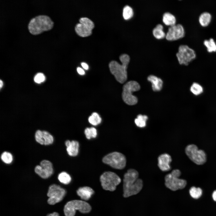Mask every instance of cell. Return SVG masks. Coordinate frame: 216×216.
Instances as JSON below:
<instances>
[{
	"label": "cell",
	"instance_id": "obj_10",
	"mask_svg": "<svg viewBox=\"0 0 216 216\" xmlns=\"http://www.w3.org/2000/svg\"><path fill=\"white\" fill-rule=\"evenodd\" d=\"M176 56L180 64L188 65L196 57L195 51L186 45L179 46Z\"/></svg>",
	"mask_w": 216,
	"mask_h": 216
},
{
	"label": "cell",
	"instance_id": "obj_16",
	"mask_svg": "<svg viewBox=\"0 0 216 216\" xmlns=\"http://www.w3.org/2000/svg\"><path fill=\"white\" fill-rule=\"evenodd\" d=\"M76 193L82 199L87 201L94 194V191L90 187L85 186L79 188L76 191Z\"/></svg>",
	"mask_w": 216,
	"mask_h": 216
},
{
	"label": "cell",
	"instance_id": "obj_9",
	"mask_svg": "<svg viewBox=\"0 0 216 216\" xmlns=\"http://www.w3.org/2000/svg\"><path fill=\"white\" fill-rule=\"evenodd\" d=\"M102 161L112 167L119 170L124 169L126 164L125 156L118 152H114L107 154L103 158Z\"/></svg>",
	"mask_w": 216,
	"mask_h": 216
},
{
	"label": "cell",
	"instance_id": "obj_36",
	"mask_svg": "<svg viewBox=\"0 0 216 216\" xmlns=\"http://www.w3.org/2000/svg\"><path fill=\"white\" fill-rule=\"evenodd\" d=\"M212 197L213 200L216 202V190H214L212 193Z\"/></svg>",
	"mask_w": 216,
	"mask_h": 216
},
{
	"label": "cell",
	"instance_id": "obj_33",
	"mask_svg": "<svg viewBox=\"0 0 216 216\" xmlns=\"http://www.w3.org/2000/svg\"><path fill=\"white\" fill-rule=\"evenodd\" d=\"M45 76L42 73H38L34 76V80L35 82L38 83H40L43 82L45 80Z\"/></svg>",
	"mask_w": 216,
	"mask_h": 216
},
{
	"label": "cell",
	"instance_id": "obj_12",
	"mask_svg": "<svg viewBox=\"0 0 216 216\" xmlns=\"http://www.w3.org/2000/svg\"><path fill=\"white\" fill-rule=\"evenodd\" d=\"M35 173L41 178L47 179L53 173V164L49 160H44L41 161L40 165L36 166L34 168Z\"/></svg>",
	"mask_w": 216,
	"mask_h": 216
},
{
	"label": "cell",
	"instance_id": "obj_28",
	"mask_svg": "<svg viewBox=\"0 0 216 216\" xmlns=\"http://www.w3.org/2000/svg\"><path fill=\"white\" fill-rule=\"evenodd\" d=\"M88 121L91 124L96 126L101 123V118L98 113L94 112L89 117Z\"/></svg>",
	"mask_w": 216,
	"mask_h": 216
},
{
	"label": "cell",
	"instance_id": "obj_32",
	"mask_svg": "<svg viewBox=\"0 0 216 216\" xmlns=\"http://www.w3.org/2000/svg\"><path fill=\"white\" fill-rule=\"evenodd\" d=\"M79 21L80 23L85 25L91 30H92L94 27V25L93 22L88 18H81L80 19Z\"/></svg>",
	"mask_w": 216,
	"mask_h": 216
},
{
	"label": "cell",
	"instance_id": "obj_13",
	"mask_svg": "<svg viewBox=\"0 0 216 216\" xmlns=\"http://www.w3.org/2000/svg\"><path fill=\"white\" fill-rule=\"evenodd\" d=\"M185 31L183 26L178 24L171 26L168 28L166 35V39L168 40H174L184 37Z\"/></svg>",
	"mask_w": 216,
	"mask_h": 216
},
{
	"label": "cell",
	"instance_id": "obj_11",
	"mask_svg": "<svg viewBox=\"0 0 216 216\" xmlns=\"http://www.w3.org/2000/svg\"><path fill=\"white\" fill-rule=\"evenodd\" d=\"M66 192L64 188L56 184L51 185L49 187L47 196L49 197L48 203L53 205L62 201L64 197Z\"/></svg>",
	"mask_w": 216,
	"mask_h": 216
},
{
	"label": "cell",
	"instance_id": "obj_35",
	"mask_svg": "<svg viewBox=\"0 0 216 216\" xmlns=\"http://www.w3.org/2000/svg\"><path fill=\"white\" fill-rule=\"evenodd\" d=\"M82 67L85 69L87 70L88 69V65L85 62H82L81 63Z\"/></svg>",
	"mask_w": 216,
	"mask_h": 216
},
{
	"label": "cell",
	"instance_id": "obj_38",
	"mask_svg": "<svg viewBox=\"0 0 216 216\" xmlns=\"http://www.w3.org/2000/svg\"><path fill=\"white\" fill-rule=\"evenodd\" d=\"M0 88H1L3 86V82L1 80H0Z\"/></svg>",
	"mask_w": 216,
	"mask_h": 216
},
{
	"label": "cell",
	"instance_id": "obj_18",
	"mask_svg": "<svg viewBox=\"0 0 216 216\" xmlns=\"http://www.w3.org/2000/svg\"><path fill=\"white\" fill-rule=\"evenodd\" d=\"M75 30L80 36L86 37L89 36L92 34V30L85 25L79 23L75 27Z\"/></svg>",
	"mask_w": 216,
	"mask_h": 216
},
{
	"label": "cell",
	"instance_id": "obj_21",
	"mask_svg": "<svg viewBox=\"0 0 216 216\" xmlns=\"http://www.w3.org/2000/svg\"><path fill=\"white\" fill-rule=\"evenodd\" d=\"M42 140L43 145L47 146L53 143L54 139L50 132L46 130H42Z\"/></svg>",
	"mask_w": 216,
	"mask_h": 216
},
{
	"label": "cell",
	"instance_id": "obj_24",
	"mask_svg": "<svg viewBox=\"0 0 216 216\" xmlns=\"http://www.w3.org/2000/svg\"><path fill=\"white\" fill-rule=\"evenodd\" d=\"M203 44L206 47L207 51L209 52L216 51V43L214 39L210 38L209 39L205 40Z\"/></svg>",
	"mask_w": 216,
	"mask_h": 216
},
{
	"label": "cell",
	"instance_id": "obj_4",
	"mask_svg": "<svg viewBox=\"0 0 216 216\" xmlns=\"http://www.w3.org/2000/svg\"><path fill=\"white\" fill-rule=\"evenodd\" d=\"M181 174L180 171L176 169L166 175L164 178L166 186L173 191L184 188L187 182L185 180L179 178Z\"/></svg>",
	"mask_w": 216,
	"mask_h": 216
},
{
	"label": "cell",
	"instance_id": "obj_6",
	"mask_svg": "<svg viewBox=\"0 0 216 216\" xmlns=\"http://www.w3.org/2000/svg\"><path fill=\"white\" fill-rule=\"evenodd\" d=\"M140 88L139 83L135 81H130L124 84L122 92V98L124 102L130 105L136 104L138 99L133 94V93L139 91Z\"/></svg>",
	"mask_w": 216,
	"mask_h": 216
},
{
	"label": "cell",
	"instance_id": "obj_20",
	"mask_svg": "<svg viewBox=\"0 0 216 216\" xmlns=\"http://www.w3.org/2000/svg\"><path fill=\"white\" fill-rule=\"evenodd\" d=\"M163 21L167 26H170L176 24V19L175 16L168 12L164 13L163 16Z\"/></svg>",
	"mask_w": 216,
	"mask_h": 216
},
{
	"label": "cell",
	"instance_id": "obj_31",
	"mask_svg": "<svg viewBox=\"0 0 216 216\" xmlns=\"http://www.w3.org/2000/svg\"><path fill=\"white\" fill-rule=\"evenodd\" d=\"M84 133L86 138L88 139L95 138L97 135L96 129L93 127L86 128L85 130Z\"/></svg>",
	"mask_w": 216,
	"mask_h": 216
},
{
	"label": "cell",
	"instance_id": "obj_3",
	"mask_svg": "<svg viewBox=\"0 0 216 216\" xmlns=\"http://www.w3.org/2000/svg\"><path fill=\"white\" fill-rule=\"evenodd\" d=\"M53 22L47 15H40L32 18L28 25L29 32L37 35L44 31H48L53 27Z\"/></svg>",
	"mask_w": 216,
	"mask_h": 216
},
{
	"label": "cell",
	"instance_id": "obj_23",
	"mask_svg": "<svg viewBox=\"0 0 216 216\" xmlns=\"http://www.w3.org/2000/svg\"><path fill=\"white\" fill-rule=\"evenodd\" d=\"M148 119L147 116L139 114L135 119L134 122L138 127L144 128L146 125V121Z\"/></svg>",
	"mask_w": 216,
	"mask_h": 216
},
{
	"label": "cell",
	"instance_id": "obj_14",
	"mask_svg": "<svg viewBox=\"0 0 216 216\" xmlns=\"http://www.w3.org/2000/svg\"><path fill=\"white\" fill-rule=\"evenodd\" d=\"M158 166L161 170L164 172L170 170V163L172 161L171 156L167 153L162 154L158 158Z\"/></svg>",
	"mask_w": 216,
	"mask_h": 216
},
{
	"label": "cell",
	"instance_id": "obj_22",
	"mask_svg": "<svg viewBox=\"0 0 216 216\" xmlns=\"http://www.w3.org/2000/svg\"><path fill=\"white\" fill-rule=\"evenodd\" d=\"M154 36L157 39H161L166 36V34L163 30V26L161 24H158L153 29Z\"/></svg>",
	"mask_w": 216,
	"mask_h": 216
},
{
	"label": "cell",
	"instance_id": "obj_29",
	"mask_svg": "<svg viewBox=\"0 0 216 216\" xmlns=\"http://www.w3.org/2000/svg\"><path fill=\"white\" fill-rule=\"evenodd\" d=\"M133 15V10L130 6L127 5L124 7L123 11V16L125 20H128L131 19Z\"/></svg>",
	"mask_w": 216,
	"mask_h": 216
},
{
	"label": "cell",
	"instance_id": "obj_17",
	"mask_svg": "<svg viewBox=\"0 0 216 216\" xmlns=\"http://www.w3.org/2000/svg\"><path fill=\"white\" fill-rule=\"evenodd\" d=\"M147 80L151 83L152 88L153 91L159 92L162 89L163 82L160 78L151 75L148 77Z\"/></svg>",
	"mask_w": 216,
	"mask_h": 216
},
{
	"label": "cell",
	"instance_id": "obj_37",
	"mask_svg": "<svg viewBox=\"0 0 216 216\" xmlns=\"http://www.w3.org/2000/svg\"><path fill=\"white\" fill-rule=\"evenodd\" d=\"M46 216H59V214L58 212H54L52 213L48 214Z\"/></svg>",
	"mask_w": 216,
	"mask_h": 216
},
{
	"label": "cell",
	"instance_id": "obj_8",
	"mask_svg": "<svg viewBox=\"0 0 216 216\" xmlns=\"http://www.w3.org/2000/svg\"><path fill=\"white\" fill-rule=\"evenodd\" d=\"M101 186L103 189L114 191L121 182L120 177L116 173L107 171L102 174L100 177Z\"/></svg>",
	"mask_w": 216,
	"mask_h": 216
},
{
	"label": "cell",
	"instance_id": "obj_7",
	"mask_svg": "<svg viewBox=\"0 0 216 216\" xmlns=\"http://www.w3.org/2000/svg\"><path fill=\"white\" fill-rule=\"evenodd\" d=\"M185 152L189 158L197 165H203L207 161L205 152L202 150L199 149L195 145L191 144L188 145L185 148Z\"/></svg>",
	"mask_w": 216,
	"mask_h": 216
},
{
	"label": "cell",
	"instance_id": "obj_30",
	"mask_svg": "<svg viewBox=\"0 0 216 216\" xmlns=\"http://www.w3.org/2000/svg\"><path fill=\"white\" fill-rule=\"evenodd\" d=\"M190 92L195 95H198L202 94L203 92L202 87L199 84L194 82L191 86L190 88Z\"/></svg>",
	"mask_w": 216,
	"mask_h": 216
},
{
	"label": "cell",
	"instance_id": "obj_1",
	"mask_svg": "<svg viewBox=\"0 0 216 216\" xmlns=\"http://www.w3.org/2000/svg\"><path fill=\"white\" fill-rule=\"evenodd\" d=\"M138 172L134 169L128 170L123 180V196L125 198L137 194L142 189V180L139 178Z\"/></svg>",
	"mask_w": 216,
	"mask_h": 216
},
{
	"label": "cell",
	"instance_id": "obj_2",
	"mask_svg": "<svg viewBox=\"0 0 216 216\" xmlns=\"http://www.w3.org/2000/svg\"><path fill=\"white\" fill-rule=\"evenodd\" d=\"M119 59L122 64L116 61H112L109 64V68L111 74L116 80L121 83H124L128 78L127 69L130 61L129 56L126 54L121 55Z\"/></svg>",
	"mask_w": 216,
	"mask_h": 216
},
{
	"label": "cell",
	"instance_id": "obj_26",
	"mask_svg": "<svg viewBox=\"0 0 216 216\" xmlns=\"http://www.w3.org/2000/svg\"><path fill=\"white\" fill-rule=\"evenodd\" d=\"M189 192L190 196L192 198L197 199L201 197L202 194V191L200 188L193 186L190 188Z\"/></svg>",
	"mask_w": 216,
	"mask_h": 216
},
{
	"label": "cell",
	"instance_id": "obj_27",
	"mask_svg": "<svg viewBox=\"0 0 216 216\" xmlns=\"http://www.w3.org/2000/svg\"><path fill=\"white\" fill-rule=\"evenodd\" d=\"M1 159L5 164H10L13 160V156L12 154L9 152L4 151L1 155Z\"/></svg>",
	"mask_w": 216,
	"mask_h": 216
},
{
	"label": "cell",
	"instance_id": "obj_15",
	"mask_svg": "<svg viewBox=\"0 0 216 216\" xmlns=\"http://www.w3.org/2000/svg\"><path fill=\"white\" fill-rule=\"evenodd\" d=\"M66 147V151L68 154L74 157L77 156L79 153V144L76 140H67L65 142Z\"/></svg>",
	"mask_w": 216,
	"mask_h": 216
},
{
	"label": "cell",
	"instance_id": "obj_34",
	"mask_svg": "<svg viewBox=\"0 0 216 216\" xmlns=\"http://www.w3.org/2000/svg\"><path fill=\"white\" fill-rule=\"evenodd\" d=\"M77 72L81 75H83L85 74L84 71L81 68L78 67L77 68Z\"/></svg>",
	"mask_w": 216,
	"mask_h": 216
},
{
	"label": "cell",
	"instance_id": "obj_5",
	"mask_svg": "<svg viewBox=\"0 0 216 216\" xmlns=\"http://www.w3.org/2000/svg\"><path fill=\"white\" fill-rule=\"evenodd\" d=\"M91 209V206L85 201L74 200L66 203L64 208V212L65 216H74L76 210L82 213H86L90 212Z\"/></svg>",
	"mask_w": 216,
	"mask_h": 216
},
{
	"label": "cell",
	"instance_id": "obj_19",
	"mask_svg": "<svg viewBox=\"0 0 216 216\" xmlns=\"http://www.w3.org/2000/svg\"><path fill=\"white\" fill-rule=\"evenodd\" d=\"M211 19V14L208 12H204L200 15L199 17V21L201 26L205 27L209 24Z\"/></svg>",
	"mask_w": 216,
	"mask_h": 216
},
{
	"label": "cell",
	"instance_id": "obj_25",
	"mask_svg": "<svg viewBox=\"0 0 216 216\" xmlns=\"http://www.w3.org/2000/svg\"><path fill=\"white\" fill-rule=\"evenodd\" d=\"M58 178L61 183L64 184H69L71 180L70 176L65 172H60L58 175Z\"/></svg>",
	"mask_w": 216,
	"mask_h": 216
}]
</instances>
